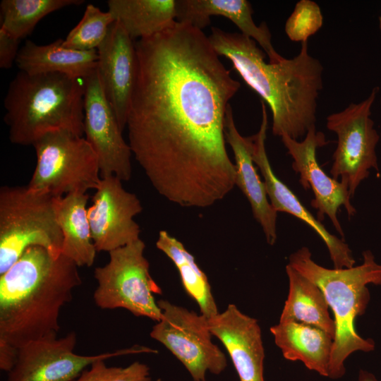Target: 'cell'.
Listing matches in <instances>:
<instances>
[{"instance_id": "6da1fadb", "label": "cell", "mask_w": 381, "mask_h": 381, "mask_svg": "<svg viewBox=\"0 0 381 381\" xmlns=\"http://www.w3.org/2000/svg\"><path fill=\"white\" fill-rule=\"evenodd\" d=\"M135 45L137 79L126 126L132 155L169 201L212 206L236 186L225 121L241 84L190 24L176 22Z\"/></svg>"}, {"instance_id": "7a4b0ae2", "label": "cell", "mask_w": 381, "mask_h": 381, "mask_svg": "<svg viewBox=\"0 0 381 381\" xmlns=\"http://www.w3.org/2000/svg\"><path fill=\"white\" fill-rule=\"evenodd\" d=\"M208 38L217 54L230 60L246 83L269 105L273 135L298 140L315 126L323 66L308 54V41L301 43L296 56L266 63L265 52L241 33L212 27Z\"/></svg>"}, {"instance_id": "3957f363", "label": "cell", "mask_w": 381, "mask_h": 381, "mask_svg": "<svg viewBox=\"0 0 381 381\" xmlns=\"http://www.w3.org/2000/svg\"><path fill=\"white\" fill-rule=\"evenodd\" d=\"M79 267L64 255L40 246L28 248L0 274V339L19 348L57 336L62 307L82 284Z\"/></svg>"}, {"instance_id": "277c9868", "label": "cell", "mask_w": 381, "mask_h": 381, "mask_svg": "<svg viewBox=\"0 0 381 381\" xmlns=\"http://www.w3.org/2000/svg\"><path fill=\"white\" fill-rule=\"evenodd\" d=\"M84 79L19 71L9 83L4 105L10 141L32 145L44 134L66 130L84 135Z\"/></svg>"}, {"instance_id": "5b68a950", "label": "cell", "mask_w": 381, "mask_h": 381, "mask_svg": "<svg viewBox=\"0 0 381 381\" xmlns=\"http://www.w3.org/2000/svg\"><path fill=\"white\" fill-rule=\"evenodd\" d=\"M361 265L350 268L329 269L316 263L308 248L303 246L289 258V265L315 284L324 294L334 315L335 337L328 377L337 380L346 373L344 363L353 352L375 349L371 339L356 332L355 321L363 315L370 299L368 284L381 285V264L370 250L363 252Z\"/></svg>"}, {"instance_id": "8992f818", "label": "cell", "mask_w": 381, "mask_h": 381, "mask_svg": "<svg viewBox=\"0 0 381 381\" xmlns=\"http://www.w3.org/2000/svg\"><path fill=\"white\" fill-rule=\"evenodd\" d=\"M56 197L27 186L0 188V274L31 246L62 254L63 235L55 212Z\"/></svg>"}, {"instance_id": "52a82bcc", "label": "cell", "mask_w": 381, "mask_h": 381, "mask_svg": "<svg viewBox=\"0 0 381 381\" xmlns=\"http://www.w3.org/2000/svg\"><path fill=\"white\" fill-rule=\"evenodd\" d=\"M32 146L37 161L28 185L30 190L59 197L97 188L101 179L98 159L83 136L56 130Z\"/></svg>"}, {"instance_id": "ba28073f", "label": "cell", "mask_w": 381, "mask_h": 381, "mask_svg": "<svg viewBox=\"0 0 381 381\" xmlns=\"http://www.w3.org/2000/svg\"><path fill=\"white\" fill-rule=\"evenodd\" d=\"M145 248L139 238L110 251L109 262L95 269L97 286L93 299L99 308H123L137 317L161 320L162 313L154 294H162V291L150 273Z\"/></svg>"}, {"instance_id": "9c48e42d", "label": "cell", "mask_w": 381, "mask_h": 381, "mask_svg": "<svg viewBox=\"0 0 381 381\" xmlns=\"http://www.w3.org/2000/svg\"><path fill=\"white\" fill-rule=\"evenodd\" d=\"M378 90V87H374L362 102L351 103L327 117V129L337 136L329 173L332 178H340L348 184L351 198L360 183L369 176L370 169L379 171L375 149L380 136L370 118Z\"/></svg>"}, {"instance_id": "30bf717a", "label": "cell", "mask_w": 381, "mask_h": 381, "mask_svg": "<svg viewBox=\"0 0 381 381\" xmlns=\"http://www.w3.org/2000/svg\"><path fill=\"white\" fill-rule=\"evenodd\" d=\"M162 318L150 337L163 344L187 369L193 381H205L206 373H222L226 358L212 341L207 318L166 300L157 302Z\"/></svg>"}, {"instance_id": "8fae6325", "label": "cell", "mask_w": 381, "mask_h": 381, "mask_svg": "<svg viewBox=\"0 0 381 381\" xmlns=\"http://www.w3.org/2000/svg\"><path fill=\"white\" fill-rule=\"evenodd\" d=\"M76 341V333L70 332L59 339L57 336H48L18 348L16 364L8 373L6 381H73L97 360L155 352L147 347L135 346L113 352L82 356L73 352Z\"/></svg>"}, {"instance_id": "7c38bea8", "label": "cell", "mask_w": 381, "mask_h": 381, "mask_svg": "<svg viewBox=\"0 0 381 381\" xmlns=\"http://www.w3.org/2000/svg\"><path fill=\"white\" fill-rule=\"evenodd\" d=\"M84 82V135L97 157L100 176L114 175L127 181L132 174V152L122 135L97 71Z\"/></svg>"}, {"instance_id": "4fadbf2b", "label": "cell", "mask_w": 381, "mask_h": 381, "mask_svg": "<svg viewBox=\"0 0 381 381\" xmlns=\"http://www.w3.org/2000/svg\"><path fill=\"white\" fill-rule=\"evenodd\" d=\"M114 175L102 177L87 208L92 238L97 252L111 250L140 238L134 217L143 210L139 198L127 191Z\"/></svg>"}, {"instance_id": "5bb4252c", "label": "cell", "mask_w": 381, "mask_h": 381, "mask_svg": "<svg viewBox=\"0 0 381 381\" xmlns=\"http://www.w3.org/2000/svg\"><path fill=\"white\" fill-rule=\"evenodd\" d=\"M282 141L293 159L292 169L299 174V183L305 190L310 188L314 194L311 205L318 210L317 219L323 220L327 215L340 234L344 233L337 217L341 206L346 209L349 217L355 215L356 210L351 203L348 184L329 177L319 165L317 148L327 144L325 135L310 128L302 141L294 140L287 135L281 136Z\"/></svg>"}, {"instance_id": "9a60e30c", "label": "cell", "mask_w": 381, "mask_h": 381, "mask_svg": "<svg viewBox=\"0 0 381 381\" xmlns=\"http://www.w3.org/2000/svg\"><path fill=\"white\" fill-rule=\"evenodd\" d=\"M262 121L259 131L248 137L252 159L264 179L267 197L275 211L289 213L310 226L325 243L334 268H350L354 266L352 251L344 241L330 234L325 226L301 203L297 196L274 173L270 163L265 140L268 125L265 102L261 101Z\"/></svg>"}, {"instance_id": "2e32d148", "label": "cell", "mask_w": 381, "mask_h": 381, "mask_svg": "<svg viewBox=\"0 0 381 381\" xmlns=\"http://www.w3.org/2000/svg\"><path fill=\"white\" fill-rule=\"evenodd\" d=\"M97 51V71L102 88L123 131L137 79L135 42L123 26L114 21Z\"/></svg>"}, {"instance_id": "e0dca14e", "label": "cell", "mask_w": 381, "mask_h": 381, "mask_svg": "<svg viewBox=\"0 0 381 381\" xmlns=\"http://www.w3.org/2000/svg\"><path fill=\"white\" fill-rule=\"evenodd\" d=\"M212 335L226 349L239 381H265L261 330L257 320L241 312L234 304L207 318Z\"/></svg>"}, {"instance_id": "ac0fdd59", "label": "cell", "mask_w": 381, "mask_h": 381, "mask_svg": "<svg viewBox=\"0 0 381 381\" xmlns=\"http://www.w3.org/2000/svg\"><path fill=\"white\" fill-rule=\"evenodd\" d=\"M225 139L234 155L236 186L248 199L253 215L260 224L267 243L272 246L277 237V212L270 204L265 183L253 165L248 137L242 136L236 128L230 104L226 114Z\"/></svg>"}, {"instance_id": "d6986e66", "label": "cell", "mask_w": 381, "mask_h": 381, "mask_svg": "<svg viewBox=\"0 0 381 381\" xmlns=\"http://www.w3.org/2000/svg\"><path fill=\"white\" fill-rule=\"evenodd\" d=\"M251 4L246 0H176V21L202 29L210 24V17L221 16L232 21L268 55L270 63L282 61L272 44V35L265 22L257 25L252 17Z\"/></svg>"}, {"instance_id": "ffe728a7", "label": "cell", "mask_w": 381, "mask_h": 381, "mask_svg": "<svg viewBox=\"0 0 381 381\" xmlns=\"http://www.w3.org/2000/svg\"><path fill=\"white\" fill-rule=\"evenodd\" d=\"M97 49L78 51L63 45L58 39L46 45L27 40L20 48L16 64L28 74L56 73L85 79L97 68Z\"/></svg>"}, {"instance_id": "44dd1931", "label": "cell", "mask_w": 381, "mask_h": 381, "mask_svg": "<svg viewBox=\"0 0 381 381\" xmlns=\"http://www.w3.org/2000/svg\"><path fill=\"white\" fill-rule=\"evenodd\" d=\"M276 345L289 361L327 377L334 338L322 329L296 322H279L270 327Z\"/></svg>"}, {"instance_id": "7402d4cb", "label": "cell", "mask_w": 381, "mask_h": 381, "mask_svg": "<svg viewBox=\"0 0 381 381\" xmlns=\"http://www.w3.org/2000/svg\"><path fill=\"white\" fill-rule=\"evenodd\" d=\"M87 193L75 192L56 197L54 207L63 235L62 255L78 267H90L96 255L87 217Z\"/></svg>"}, {"instance_id": "603a6c76", "label": "cell", "mask_w": 381, "mask_h": 381, "mask_svg": "<svg viewBox=\"0 0 381 381\" xmlns=\"http://www.w3.org/2000/svg\"><path fill=\"white\" fill-rule=\"evenodd\" d=\"M107 5L133 40L154 36L177 22L176 0H109Z\"/></svg>"}, {"instance_id": "cb8c5ba5", "label": "cell", "mask_w": 381, "mask_h": 381, "mask_svg": "<svg viewBox=\"0 0 381 381\" xmlns=\"http://www.w3.org/2000/svg\"><path fill=\"white\" fill-rule=\"evenodd\" d=\"M289 294L279 322H301L319 327L334 339L336 327L329 305L320 289L289 264L286 266Z\"/></svg>"}, {"instance_id": "d4e9b609", "label": "cell", "mask_w": 381, "mask_h": 381, "mask_svg": "<svg viewBox=\"0 0 381 381\" xmlns=\"http://www.w3.org/2000/svg\"><path fill=\"white\" fill-rule=\"evenodd\" d=\"M156 247L174 263L186 292L197 303L201 314L207 318L217 315L218 308L208 279L182 243L167 231L161 230Z\"/></svg>"}, {"instance_id": "484cf974", "label": "cell", "mask_w": 381, "mask_h": 381, "mask_svg": "<svg viewBox=\"0 0 381 381\" xmlns=\"http://www.w3.org/2000/svg\"><path fill=\"white\" fill-rule=\"evenodd\" d=\"M84 2L83 0H2L0 28L21 40L30 35L37 24L47 15Z\"/></svg>"}, {"instance_id": "4316f807", "label": "cell", "mask_w": 381, "mask_h": 381, "mask_svg": "<svg viewBox=\"0 0 381 381\" xmlns=\"http://www.w3.org/2000/svg\"><path fill=\"white\" fill-rule=\"evenodd\" d=\"M114 22L111 13L92 4L87 5L79 23L68 32L63 45L78 51L97 49Z\"/></svg>"}, {"instance_id": "83f0119b", "label": "cell", "mask_w": 381, "mask_h": 381, "mask_svg": "<svg viewBox=\"0 0 381 381\" xmlns=\"http://www.w3.org/2000/svg\"><path fill=\"white\" fill-rule=\"evenodd\" d=\"M323 17L318 4L311 0H301L285 23V32L294 42H307L322 27Z\"/></svg>"}, {"instance_id": "f1b7e54d", "label": "cell", "mask_w": 381, "mask_h": 381, "mask_svg": "<svg viewBox=\"0 0 381 381\" xmlns=\"http://www.w3.org/2000/svg\"><path fill=\"white\" fill-rule=\"evenodd\" d=\"M99 359L73 381H151L149 367L135 361L126 367H109Z\"/></svg>"}, {"instance_id": "f546056e", "label": "cell", "mask_w": 381, "mask_h": 381, "mask_svg": "<svg viewBox=\"0 0 381 381\" xmlns=\"http://www.w3.org/2000/svg\"><path fill=\"white\" fill-rule=\"evenodd\" d=\"M20 40L0 28V68H11L16 63Z\"/></svg>"}, {"instance_id": "4dcf8cb0", "label": "cell", "mask_w": 381, "mask_h": 381, "mask_svg": "<svg viewBox=\"0 0 381 381\" xmlns=\"http://www.w3.org/2000/svg\"><path fill=\"white\" fill-rule=\"evenodd\" d=\"M18 356V348L0 339V369L7 373L14 367Z\"/></svg>"}, {"instance_id": "1f68e13d", "label": "cell", "mask_w": 381, "mask_h": 381, "mask_svg": "<svg viewBox=\"0 0 381 381\" xmlns=\"http://www.w3.org/2000/svg\"><path fill=\"white\" fill-rule=\"evenodd\" d=\"M358 381H378L376 377L372 373L365 370H360L358 373Z\"/></svg>"}, {"instance_id": "d6a6232c", "label": "cell", "mask_w": 381, "mask_h": 381, "mask_svg": "<svg viewBox=\"0 0 381 381\" xmlns=\"http://www.w3.org/2000/svg\"><path fill=\"white\" fill-rule=\"evenodd\" d=\"M380 29L381 30V16H380Z\"/></svg>"}, {"instance_id": "836d02e7", "label": "cell", "mask_w": 381, "mask_h": 381, "mask_svg": "<svg viewBox=\"0 0 381 381\" xmlns=\"http://www.w3.org/2000/svg\"><path fill=\"white\" fill-rule=\"evenodd\" d=\"M380 137H381V133H380Z\"/></svg>"}]
</instances>
